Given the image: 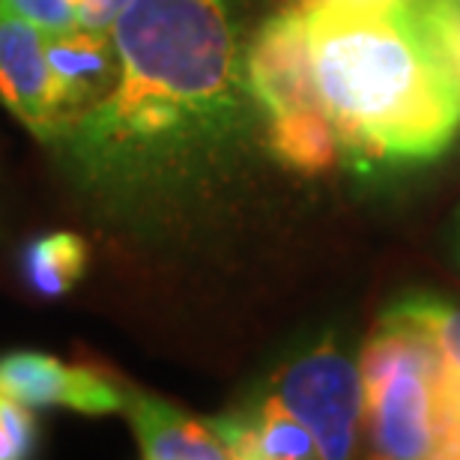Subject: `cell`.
Listing matches in <instances>:
<instances>
[{"instance_id": "cell-8", "label": "cell", "mask_w": 460, "mask_h": 460, "mask_svg": "<svg viewBox=\"0 0 460 460\" xmlns=\"http://www.w3.org/2000/svg\"><path fill=\"white\" fill-rule=\"evenodd\" d=\"M45 54L58 87L63 132L72 119L114 90L119 78V51L111 31H90L78 24L63 33H45Z\"/></svg>"}, {"instance_id": "cell-11", "label": "cell", "mask_w": 460, "mask_h": 460, "mask_svg": "<svg viewBox=\"0 0 460 460\" xmlns=\"http://www.w3.org/2000/svg\"><path fill=\"white\" fill-rule=\"evenodd\" d=\"M383 320H394L410 329H416L428 338L443 358V383H446V430L452 428L460 412V308L452 302L412 293V296L394 302L385 308Z\"/></svg>"}, {"instance_id": "cell-15", "label": "cell", "mask_w": 460, "mask_h": 460, "mask_svg": "<svg viewBox=\"0 0 460 460\" xmlns=\"http://www.w3.org/2000/svg\"><path fill=\"white\" fill-rule=\"evenodd\" d=\"M40 448V421L31 407L0 394V460L33 457Z\"/></svg>"}, {"instance_id": "cell-6", "label": "cell", "mask_w": 460, "mask_h": 460, "mask_svg": "<svg viewBox=\"0 0 460 460\" xmlns=\"http://www.w3.org/2000/svg\"><path fill=\"white\" fill-rule=\"evenodd\" d=\"M126 389L96 365H69L40 349H13L0 356V394L24 407H63L81 416L123 412Z\"/></svg>"}, {"instance_id": "cell-14", "label": "cell", "mask_w": 460, "mask_h": 460, "mask_svg": "<svg viewBox=\"0 0 460 460\" xmlns=\"http://www.w3.org/2000/svg\"><path fill=\"white\" fill-rule=\"evenodd\" d=\"M421 36L460 90V0H410Z\"/></svg>"}, {"instance_id": "cell-16", "label": "cell", "mask_w": 460, "mask_h": 460, "mask_svg": "<svg viewBox=\"0 0 460 460\" xmlns=\"http://www.w3.org/2000/svg\"><path fill=\"white\" fill-rule=\"evenodd\" d=\"M6 4L45 33L78 27V0H6Z\"/></svg>"}, {"instance_id": "cell-12", "label": "cell", "mask_w": 460, "mask_h": 460, "mask_svg": "<svg viewBox=\"0 0 460 460\" xmlns=\"http://www.w3.org/2000/svg\"><path fill=\"white\" fill-rule=\"evenodd\" d=\"M90 266V245L72 230L33 236L22 252L24 284L42 299H63L78 288Z\"/></svg>"}, {"instance_id": "cell-1", "label": "cell", "mask_w": 460, "mask_h": 460, "mask_svg": "<svg viewBox=\"0 0 460 460\" xmlns=\"http://www.w3.org/2000/svg\"><path fill=\"white\" fill-rule=\"evenodd\" d=\"M119 78L51 150L96 207L146 213L234 159L257 108L234 0H132L111 27Z\"/></svg>"}, {"instance_id": "cell-3", "label": "cell", "mask_w": 460, "mask_h": 460, "mask_svg": "<svg viewBox=\"0 0 460 460\" xmlns=\"http://www.w3.org/2000/svg\"><path fill=\"white\" fill-rule=\"evenodd\" d=\"M358 371L365 425L376 455L392 460L446 457V371L425 335L380 320Z\"/></svg>"}, {"instance_id": "cell-2", "label": "cell", "mask_w": 460, "mask_h": 460, "mask_svg": "<svg viewBox=\"0 0 460 460\" xmlns=\"http://www.w3.org/2000/svg\"><path fill=\"white\" fill-rule=\"evenodd\" d=\"M302 6L323 108L349 159L428 162L446 153L460 132V90L421 36L410 0L392 9Z\"/></svg>"}, {"instance_id": "cell-13", "label": "cell", "mask_w": 460, "mask_h": 460, "mask_svg": "<svg viewBox=\"0 0 460 460\" xmlns=\"http://www.w3.org/2000/svg\"><path fill=\"white\" fill-rule=\"evenodd\" d=\"M270 153L299 173L329 171L338 162L341 141L326 111H299L270 119Z\"/></svg>"}, {"instance_id": "cell-9", "label": "cell", "mask_w": 460, "mask_h": 460, "mask_svg": "<svg viewBox=\"0 0 460 460\" xmlns=\"http://www.w3.org/2000/svg\"><path fill=\"white\" fill-rule=\"evenodd\" d=\"M234 460H308L320 457L314 434L272 398H254L225 416L207 419Z\"/></svg>"}, {"instance_id": "cell-7", "label": "cell", "mask_w": 460, "mask_h": 460, "mask_svg": "<svg viewBox=\"0 0 460 460\" xmlns=\"http://www.w3.org/2000/svg\"><path fill=\"white\" fill-rule=\"evenodd\" d=\"M0 102L33 137L60 135L58 87L45 54V31L0 0Z\"/></svg>"}, {"instance_id": "cell-19", "label": "cell", "mask_w": 460, "mask_h": 460, "mask_svg": "<svg viewBox=\"0 0 460 460\" xmlns=\"http://www.w3.org/2000/svg\"><path fill=\"white\" fill-rule=\"evenodd\" d=\"M448 457H460V412L452 421V437H448Z\"/></svg>"}, {"instance_id": "cell-10", "label": "cell", "mask_w": 460, "mask_h": 460, "mask_svg": "<svg viewBox=\"0 0 460 460\" xmlns=\"http://www.w3.org/2000/svg\"><path fill=\"white\" fill-rule=\"evenodd\" d=\"M123 412L146 460H227V446L207 419H195L150 392L126 389Z\"/></svg>"}, {"instance_id": "cell-17", "label": "cell", "mask_w": 460, "mask_h": 460, "mask_svg": "<svg viewBox=\"0 0 460 460\" xmlns=\"http://www.w3.org/2000/svg\"><path fill=\"white\" fill-rule=\"evenodd\" d=\"M132 0H78V24L90 31H111Z\"/></svg>"}, {"instance_id": "cell-18", "label": "cell", "mask_w": 460, "mask_h": 460, "mask_svg": "<svg viewBox=\"0 0 460 460\" xmlns=\"http://www.w3.org/2000/svg\"><path fill=\"white\" fill-rule=\"evenodd\" d=\"M335 4H347V6H362V9H392L401 6L407 0H335Z\"/></svg>"}, {"instance_id": "cell-5", "label": "cell", "mask_w": 460, "mask_h": 460, "mask_svg": "<svg viewBox=\"0 0 460 460\" xmlns=\"http://www.w3.org/2000/svg\"><path fill=\"white\" fill-rule=\"evenodd\" d=\"M245 78L261 114L270 119L326 111L305 6H288L261 24L245 49Z\"/></svg>"}, {"instance_id": "cell-4", "label": "cell", "mask_w": 460, "mask_h": 460, "mask_svg": "<svg viewBox=\"0 0 460 460\" xmlns=\"http://www.w3.org/2000/svg\"><path fill=\"white\" fill-rule=\"evenodd\" d=\"M266 398L296 416L320 446V457H349L365 421L362 371L341 347L320 341L284 362L263 389Z\"/></svg>"}]
</instances>
